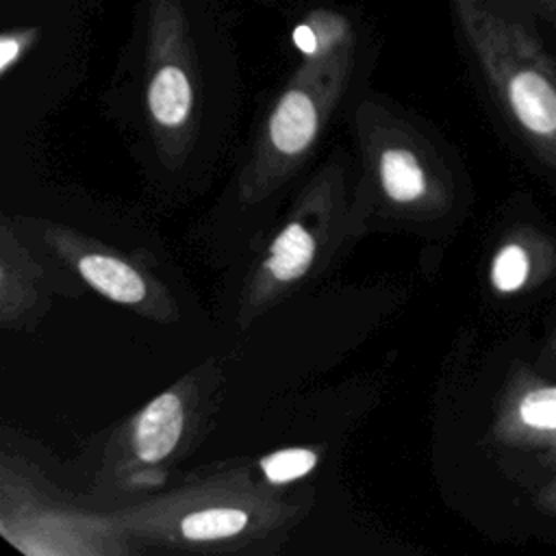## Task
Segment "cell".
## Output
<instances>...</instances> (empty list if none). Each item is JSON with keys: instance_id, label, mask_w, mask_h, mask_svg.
I'll return each mask as SVG.
<instances>
[{"instance_id": "obj_9", "label": "cell", "mask_w": 556, "mask_h": 556, "mask_svg": "<svg viewBox=\"0 0 556 556\" xmlns=\"http://www.w3.org/2000/svg\"><path fill=\"white\" fill-rule=\"evenodd\" d=\"M200 371L154 395L115 439V465L130 482L156 484L159 467L191 439L202 413Z\"/></svg>"}, {"instance_id": "obj_15", "label": "cell", "mask_w": 556, "mask_h": 556, "mask_svg": "<svg viewBox=\"0 0 556 556\" xmlns=\"http://www.w3.org/2000/svg\"><path fill=\"white\" fill-rule=\"evenodd\" d=\"M539 22H545L556 30V0H521Z\"/></svg>"}, {"instance_id": "obj_4", "label": "cell", "mask_w": 556, "mask_h": 556, "mask_svg": "<svg viewBox=\"0 0 556 556\" xmlns=\"http://www.w3.org/2000/svg\"><path fill=\"white\" fill-rule=\"evenodd\" d=\"M361 176L352 193V230L374 222L426 224L450 206V185L430 143L397 111L365 98L354 111Z\"/></svg>"}, {"instance_id": "obj_6", "label": "cell", "mask_w": 556, "mask_h": 556, "mask_svg": "<svg viewBox=\"0 0 556 556\" xmlns=\"http://www.w3.org/2000/svg\"><path fill=\"white\" fill-rule=\"evenodd\" d=\"M0 532L33 556H102L141 549L115 515H98L59 500L26 467L2 460Z\"/></svg>"}, {"instance_id": "obj_2", "label": "cell", "mask_w": 556, "mask_h": 556, "mask_svg": "<svg viewBox=\"0 0 556 556\" xmlns=\"http://www.w3.org/2000/svg\"><path fill=\"white\" fill-rule=\"evenodd\" d=\"M304 30L311 46L271 102L239 174L237 191L248 206L267 200L306 163L354 70L356 39L341 13L317 9Z\"/></svg>"}, {"instance_id": "obj_1", "label": "cell", "mask_w": 556, "mask_h": 556, "mask_svg": "<svg viewBox=\"0 0 556 556\" xmlns=\"http://www.w3.org/2000/svg\"><path fill=\"white\" fill-rule=\"evenodd\" d=\"M113 515L139 547L239 552L282 536L298 519V504L250 469H226Z\"/></svg>"}, {"instance_id": "obj_7", "label": "cell", "mask_w": 556, "mask_h": 556, "mask_svg": "<svg viewBox=\"0 0 556 556\" xmlns=\"http://www.w3.org/2000/svg\"><path fill=\"white\" fill-rule=\"evenodd\" d=\"M146 113L161 159L178 167L198 130L195 54L182 0H148Z\"/></svg>"}, {"instance_id": "obj_3", "label": "cell", "mask_w": 556, "mask_h": 556, "mask_svg": "<svg viewBox=\"0 0 556 556\" xmlns=\"http://www.w3.org/2000/svg\"><path fill=\"white\" fill-rule=\"evenodd\" d=\"M497 104L556 169V61L521 0H450Z\"/></svg>"}, {"instance_id": "obj_10", "label": "cell", "mask_w": 556, "mask_h": 556, "mask_svg": "<svg viewBox=\"0 0 556 556\" xmlns=\"http://www.w3.org/2000/svg\"><path fill=\"white\" fill-rule=\"evenodd\" d=\"M493 434L506 445L541 450L556 458V384L532 374L515 380L497 408Z\"/></svg>"}, {"instance_id": "obj_11", "label": "cell", "mask_w": 556, "mask_h": 556, "mask_svg": "<svg viewBox=\"0 0 556 556\" xmlns=\"http://www.w3.org/2000/svg\"><path fill=\"white\" fill-rule=\"evenodd\" d=\"M46 274L15 237L11 226L0 228V319L7 328L35 319L43 298Z\"/></svg>"}, {"instance_id": "obj_14", "label": "cell", "mask_w": 556, "mask_h": 556, "mask_svg": "<svg viewBox=\"0 0 556 556\" xmlns=\"http://www.w3.org/2000/svg\"><path fill=\"white\" fill-rule=\"evenodd\" d=\"M35 41V30H11L2 35L0 41V72L9 74L13 63L22 56L26 48H30Z\"/></svg>"}, {"instance_id": "obj_8", "label": "cell", "mask_w": 556, "mask_h": 556, "mask_svg": "<svg viewBox=\"0 0 556 556\" xmlns=\"http://www.w3.org/2000/svg\"><path fill=\"white\" fill-rule=\"evenodd\" d=\"M41 237L46 248L102 298L154 321L178 319L176 300L141 263L74 228L52 224L41 230Z\"/></svg>"}, {"instance_id": "obj_12", "label": "cell", "mask_w": 556, "mask_h": 556, "mask_svg": "<svg viewBox=\"0 0 556 556\" xmlns=\"http://www.w3.org/2000/svg\"><path fill=\"white\" fill-rule=\"evenodd\" d=\"M317 463H319L317 447L293 445V447H280L265 454L258 460V471L267 484L278 489L308 476L317 467Z\"/></svg>"}, {"instance_id": "obj_5", "label": "cell", "mask_w": 556, "mask_h": 556, "mask_svg": "<svg viewBox=\"0 0 556 556\" xmlns=\"http://www.w3.org/2000/svg\"><path fill=\"white\" fill-rule=\"evenodd\" d=\"M352 230V195L339 163H326L302 189L248 271L237 324L248 328L319 274Z\"/></svg>"}, {"instance_id": "obj_16", "label": "cell", "mask_w": 556, "mask_h": 556, "mask_svg": "<svg viewBox=\"0 0 556 556\" xmlns=\"http://www.w3.org/2000/svg\"><path fill=\"white\" fill-rule=\"evenodd\" d=\"M539 506L547 513H556V478L539 493Z\"/></svg>"}, {"instance_id": "obj_13", "label": "cell", "mask_w": 556, "mask_h": 556, "mask_svg": "<svg viewBox=\"0 0 556 556\" xmlns=\"http://www.w3.org/2000/svg\"><path fill=\"white\" fill-rule=\"evenodd\" d=\"M528 276H530V254L521 243L508 241L493 254L489 280L497 293L502 295L517 293L528 282Z\"/></svg>"}]
</instances>
